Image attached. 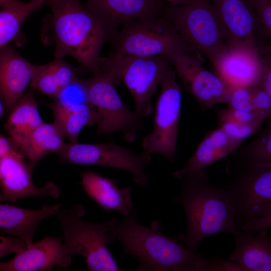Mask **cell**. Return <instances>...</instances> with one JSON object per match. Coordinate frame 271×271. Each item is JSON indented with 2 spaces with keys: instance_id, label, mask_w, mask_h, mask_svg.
I'll use <instances>...</instances> for the list:
<instances>
[{
  "instance_id": "obj_26",
  "label": "cell",
  "mask_w": 271,
  "mask_h": 271,
  "mask_svg": "<svg viewBox=\"0 0 271 271\" xmlns=\"http://www.w3.org/2000/svg\"><path fill=\"white\" fill-rule=\"evenodd\" d=\"M50 108L54 123L70 143L77 142L84 126L95 124L96 114L90 106L67 105L54 101Z\"/></svg>"
},
{
  "instance_id": "obj_36",
  "label": "cell",
  "mask_w": 271,
  "mask_h": 271,
  "mask_svg": "<svg viewBox=\"0 0 271 271\" xmlns=\"http://www.w3.org/2000/svg\"><path fill=\"white\" fill-rule=\"evenodd\" d=\"M26 247L20 238L0 235V258L6 254L16 253Z\"/></svg>"
},
{
  "instance_id": "obj_21",
  "label": "cell",
  "mask_w": 271,
  "mask_h": 271,
  "mask_svg": "<svg viewBox=\"0 0 271 271\" xmlns=\"http://www.w3.org/2000/svg\"><path fill=\"white\" fill-rule=\"evenodd\" d=\"M242 142L229 136L219 126L204 137L184 167L174 173V177L204 170L236 151Z\"/></svg>"
},
{
  "instance_id": "obj_2",
  "label": "cell",
  "mask_w": 271,
  "mask_h": 271,
  "mask_svg": "<svg viewBox=\"0 0 271 271\" xmlns=\"http://www.w3.org/2000/svg\"><path fill=\"white\" fill-rule=\"evenodd\" d=\"M51 15L46 19L42 38L55 46V58L71 56L93 75L101 71L100 53L106 38L99 22L80 0H48Z\"/></svg>"
},
{
  "instance_id": "obj_40",
  "label": "cell",
  "mask_w": 271,
  "mask_h": 271,
  "mask_svg": "<svg viewBox=\"0 0 271 271\" xmlns=\"http://www.w3.org/2000/svg\"><path fill=\"white\" fill-rule=\"evenodd\" d=\"M170 3V6H176L185 3L188 0H162Z\"/></svg>"
},
{
  "instance_id": "obj_42",
  "label": "cell",
  "mask_w": 271,
  "mask_h": 271,
  "mask_svg": "<svg viewBox=\"0 0 271 271\" xmlns=\"http://www.w3.org/2000/svg\"><path fill=\"white\" fill-rule=\"evenodd\" d=\"M4 113V105L3 102L0 97V117L3 115Z\"/></svg>"
},
{
  "instance_id": "obj_12",
  "label": "cell",
  "mask_w": 271,
  "mask_h": 271,
  "mask_svg": "<svg viewBox=\"0 0 271 271\" xmlns=\"http://www.w3.org/2000/svg\"><path fill=\"white\" fill-rule=\"evenodd\" d=\"M170 59L176 75L202 108L227 103L232 87L206 69L194 53L177 54Z\"/></svg>"
},
{
  "instance_id": "obj_15",
  "label": "cell",
  "mask_w": 271,
  "mask_h": 271,
  "mask_svg": "<svg viewBox=\"0 0 271 271\" xmlns=\"http://www.w3.org/2000/svg\"><path fill=\"white\" fill-rule=\"evenodd\" d=\"M19 151H14L0 159V201L15 203L28 197L57 198L60 190L52 181L41 187L34 184L33 170Z\"/></svg>"
},
{
  "instance_id": "obj_38",
  "label": "cell",
  "mask_w": 271,
  "mask_h": 271,
  "mask_svg": "<svg viewBox=\"0 0 271 271\" xmlns=\"http://www.w3.org/2000/svg\"><path fill=\"white\" fill-rule=\"evenodd\" d=\"M17 150H19L10 137H6L0 134V159Z\"/></svg>"
},
{
  "instance_id": "obj_16",
  "label": "cell",
  "mask_w": 271,
  "mask_h": 271,
  "mask_svg": "<svg viewBox=\"0 0 271 271\" xmlns=\"http://www.w3.org/2000/svg\"><path fill=\"white\" fill-rule=\"evenodd\" d=\"M227 43H257L260 36L253 11L247 0H211Z\"/></svg>"
},
{
  "instance_id": "obj_10",
  "label": "cell",
  "mask_w": 271,
  "mask_h": 271,
  "mask_svg": "<svg viewBox=\"0 0 271 271\" xmlns=\"http://www.w3.org/2000/svg\"><path fill=\"white\" fill-rule=\"evenodd\" d=\"M156 106L154 127L142 142L144 153L158 154L172 162L175 157L181 108V91L171 67L162 80Z\"/></svg>"
},
{
  "instance_id": "obj_34",
  "label": "cell",
  "mask_w": 271,
  "mask_h": 271,
  "mask_svg": "<svg viewBox=\"0 0 271 271\" xmlns=\"http://www.w3.org/2000/svg\"><path fill=\"white\" fill-rule=\"evenodd\" d=\"M251 93L254 111L268 117L271 112V96L258 87H251Z\"/></svg>"
},
{
  "instance_id": "obj_23",
  "label": "cell",
  "mask_w": 271,
  "mask_h": 271,
  "mask_svg": "<svg viewBox=\"0 0 271 271\" xmlns=\"http://www.w3.org/2000/svg\"><path fill=\"white\" fill-rule=\"evenodd\" d=\"M43 122L34 93L28 91L10 111L4 127L19 149L23 141Z\"/></svg>"
},
{
  "instance_id": "obj_20",
  "label": "cell",
  "mask_w": 271,
  "mask_h": 271,
  "mask_svg": "<svg viewBox=\"0 0 271 271\" xmlns=\"http://www.w3.org/2000/svg\"><path fill=\"white\" fill-rule=\"evenodd\" d=\"M81 184L87 195L106 211L116 210L127 216L134 209L130 187L119 188L113 179L93 171L82 174Z\"/></svg>"
},
{
  "instance_id": "obj_31",
  "label": "cell",
  "mask_w": 271,
  "mask_h": 271,
  "mask_svg": "<svg viewBox=\"0 0 271 271\" xmlns=\"http://www.w3.org/2000/svg\"><path fill=\"white\" fill-rule=\"evenodd\" d=\"M220 127L231 137L243 141L244 139L256 131L261 124L244 123L233 120L218 117Z\"/></svg>"
},
{
  "instance_id": "obj_17",
  "label": "cell",
  "mask_w": 271,
  "mask_h": 271,
  "mask_svg": "<svg viewBox=\"0 0 271 271\" xmlns=\"http://www.w3.org/2000/svg\"><path fill=\"white\" fill-rule=\"evenodd\" d=\"M62 236H45L15 253L10 260L0 261V271H47L64 267Z\"/></svg>"
},
{
  "instance_id": "obj_11",
  "label": "cell",
  "mask_w": 271,
  "mask_h": 271,
  "mask_svg": "<svg viewBox=\"0 0 271 271\" xmlns=\"http://www.w3.org/2000/svg\"><path fill=\"white\" fill-rule=\"evenodd\" d=\"M62 163L96 165L125 170L132 174L134 183L141 186L149 181L146 167L151 156L135 154L129 149L112 142L100 144L65 143L56 153Z\"/></svg>"
},
{
  "instance_id": "obj_19",
  "label": "cell",
  "mask_w": 271,
  "mask_h": 271,
  "mask_svg": "<svg viewBox=\"0 0 271 271\" xmlns=\"http://www.w3.org/2000/svg\"><path fill=\"white\" fill-rule=\"evenodd\" d=\"M61 206L44 204L38 209H28L0 203V230L8 236L20 238L29 246L40 222L55 215Z\"/></svg>"
},
{
  "instance_id": "obj_18",
  "label": "cell",
  "mask_w": 271,
  "mask_h": 271,
  "mask_svg": "<svg viewBox=\"0 0 271 271\" xmlns=\"http://www.w3.org/2000/svg\"><path fill=\"white\" fill-rule=\"evenodd\" d=\"M33 64L11 46L0 50V97L10 112L31 83Z\"/></svg>"
},
{
  "instance_id": "obj_3",
  "label": "cell",
  "mask_w": 271,
  "mask_h": 271,
  "mask_svg": "<svg viewBox=\"0 0 271 271\" xmlns=\"http://www.w3.org/2000/svg\"><path fill=\"white\" fill-rule=\"evenodd\" d=\"M176 179L180 181L181 190L174 202L184 211L187 229L181 238L188 248L197 251L202 240L214 234H240L226 192L212 186L204 170Z\"/></svg>"
},
{
  "instance_id": "obj_24",
  "label": "cell",
  "mask_w": 271,
  "mask_h": 271,
  "mask_svg": "<svg viewBox=\"0 0 271 271\" xmlns=\"http://www.w3.org/2000/svg\"><path fill=\"white\" fill-rule=\"evenodd\" d=\"M64 138L54 122H44L23 141L19 150L28 159L33 170L45 156L52 153L56 154L62 148Z\"/></svg>"
},
{
  "instance_id": "obj_8",
  "label": "cell",
  "mask_w": 271,
  "mask_h": 271,
  "mask_svg": "<svg viewBox=\"0 0 271 271\" xmlns=\"http://www.w3.org/2000/svg\"><path fill=\"white\" fill-rule=\"evenodd\" d=\"M163 15L182 38L212 63L225 48L227 41L211 0H188L165 7Z\"/></svg>"
},
{
  "instance_id": "obj_22",
  "label": "cell",
  "mask_w": 271,
  "mask_h": 271,
  "mask_svg": "<svg viewBox=\"0 0 271 271\" xmlns=\"http://www.w3.org/2000/svg\"><path fill=\"white\" fill-rule=\"evenodd\" d=\"M252 233L241 232L234 236L235 247L228 260L244 271L271 270V240L267 230Z\"/></svg>"
},
{
  "instance_id": "obj_28",
  "label": "cell",
  "mask_w": 271,
  "mask_h": 271,
  "mask_svg": "<svg viewBox=\"0 0 271 271\" xmlns=\"http://www.w3.org/2000/svg\"><path fill=\"white\" fill-rule=\"evenodd\" d=\"M241 164L271 163V120L259 134L243 147L237 155Z\"/></svg>"
},
{
  "instance_id": "obj_4",
  "label": "cell",
  "mask_w": 271,
  "mask_h": 271,
  "mask_svg": "<svg viewBox=\"0 0 271 271\" xmlns=\"http://www.w3.org/2000/svg\"><path fill=\"white\" fill-rule=\"evenodd\" d=\"M227 168L230 178L222 188L239 232H258L271 226V163L241 164Z\"/></svg>"
},
{
  "instance_id": "obj_14",
  "label": "cell",
  "mask_w": 271,
  "mask_h": 271,
  "mask_svg": "<svg viewBox=\"0 0 271 271\" xmlns=\"http://www.w3.org/2000/svg\"><path fill=\"white\" fill-rule=\"evenodd\" d=\"M86 10L99 22L106 38L112 39L121 26L147 17L163 15L162 0H85Z\"/></svg>"
},
{
  "instance_id": "obj_37",
  "label": "cell",
  "mask_w": 271,
  "mask_h": 271,
  "mask_svg": "<svg viewBox=\"0 0 271 271\" xmlns=\"http://www.w3.org/2000/svg\"><path fill=\"white\" fill-rule=\"evenodd\" d=\"M262 56V68L258 86L271 96V63L269 54Z\"/></svg>"
},
{
  "instance_id": "obj_7",
  "label": "cell",
  "mask_w": 271,
  "mask_h": 271,
  "mask_svg": "<svg viewBox=\"0 0 271 271\" xmlns=\"http://www.w3.org/2000/svg\"><path fill=\"white\" fill-rule=\"evenodd\" d=\"M171 63L166 55L109 56L101 58L100 67L115 86L124 82L133 97L135 111L145 117L152 113V97Z\"/></svg>"
},
{
  "instance_id": "obj_30",
  "label": "cell",
  "mask_w": 271,
  "mask_h": 271,
  "mask_svg": "<svg viewBox=\"0 0 271 271\" xmlns=\"http://www.w3.org/2000/svg\"><path fill=\"white\" fill-rule=\"evenodd\" d=\"M251 7L264 39L271 37V0H247Z\"/></svg>"
},
{
  "instance_id": "obj_32",
  "label": "cell",
  "mask_w": 271,
  "mask_h": 271,
  "mask_svg": "<svg viewBox=\"0 0 271 271\" xmlns=\"http://www.w3.org/2000/svg\"><path fill=\"white\" fill-rule=\"evenodd\" d=\"M226 103L229 107L232 108L255 111L252 103L251 87H232Z\"/></svg>"
},
{
  "instance_id": "obj_6",
  "label": "cell",
  "mask_w": 271,
  "mask_h": 271,
  "mask_svg": "<svg viewBox=\"0 0 271 271\" xmlns=\"http://www.w3.org/2000/svg\"><path fill=\"white\" fill-rule=\"evenodd\" d=\"M111 40L112 51L109 56L113 57L166 55L171 58L196 51L164 15L126 23Z\"/></svg>"
},
{
  "instance_id": "obj_9",
  "label": "cell",
  "mask_w": 271,
  "mask_h": 271,
  "mask_svg": "<svg viewBox=\"0 0 271 271\" xmlns=\"http://www.w3.org/2000/svg\"><path fill=\"white\" fill-rule=\"evenodd\" d=\"M86 79L88 97L95 112L97 133L120 132L125 141L133 142L144 127V117L130 110L122 101L110 78L100 71Z\"/></svg>"
},
{
  "instance_id": "obj_5",
  "label": "cell",
  "mask_w": 271,
  "mask_h": 271,
  "mask_svg": "<svg viewBox=\"0 0 271 271\" xmlns=\"http://www.w3.org/2000/svg\"><path fill=\"white\" fill-rule=\"evenodd\" d=\"M85 213L84 207L76 204L55 214L63 230L64 267L70 265L74 255L80 254L88 270H121L107 245L108 234L119 220L91 223L82 219Z\"/></svg>"
},
{
  "instance_id": "obj_39",
  "label": "cell",
  "mask_w": 271,
  "mask_h": 271,
  "mask_svg": "<svg viewBox=\"0 0 271 271\" xmlns=\"http://www.w3.org/2000/svg\"><path fill=\"white\" fill-rule=\"evenodd\" d=\"M21 2L20 0H0V8L13 6Z\"/></svg>"
},
{
  "instance_id": "obj_35",
  "label": "cell",
  "mask_w": 271,
  "mask_h": 271,
  "mask_svg": "<svg viewBox=\"0 0 271 271\" xmlns=\"http://www.w3.org/2000/svg\"><path fill=\"white\" fill-rule=\"evenodd\" d=\"M204 271H244L237 263L224 260L218 255L207 259Z\"/></svg>"
},
{
  "instance_id": "obj_29",
  "label": "cell",
  "mask_w": 271,
  "mask_h": 271,
  "mask_svg": "<svg viewBox=\"0 0 271 271\" xmlns=\"http://www.w3.org/2000/svg\"><path fill=\"white\" fill-rule=\"evenodd\" d=\"M54 99V101L63 104L87 105L92 107L88 97L86 79L77 77L63 87Z\"/></svg>"
},
{
  "instance_id": "obj_13",
  "label": "cell",
  "mask_w": 271,
  "mask_h": 271,
  "mask_svg": "<svg viewBox=\"0 0 271 271\" xmlns=\"http://www.w3.org/2000/svg\"><path fill=\"white\" fill-rule=\"evenodd\" d=\"M257 43H227L213 63L217 74L232 87H257L262 56Z\"/></svg>"
},
{
  "instance_id": "obj_25",
  "label": "cell",
  "mask_w": 271,
  "mask_h": 271,
  "mask_svg": "<svg viewBox=\"0 0 271 271\" xmlns=\"http://www.w3.org/2000/svg\"><path fill=\"white\" fill-rule=\"evenodd\" d=\"M76 69L63 58H55L44 65L33 64L31 86L53 98L77 76Z\"/></svg>"
},
{
  "instance_id": "obj_27",
  "label": "cell",
  "mask_w": 271,
  "mask_h": 271,
  "mask_svg": "<svg viewBox=\"0 0 271 271\" xmlns=\"http://www.w3.org/2000/svg\"><path fill=\"white\" fill-rule=\"evenodd\" d=\"M39 8L30 2L0 9V50L22 36V25L33 12Z\"/></svg>"
},
{
  "instance_id": "obj_41",
  "label": "cell",
  "mask_w": 271,
  "mask_h": 271,
  "mask_svg": "<svg viewBox=\"0 0 271 271\" xmlns=\"http://www.w3.org/2000/svg\"><path fill=\"white\" fill-rule=\"evenodd\" d=\"M48 0H30V2L37 7L39 9Z\"/></svg>"
},
{
  "instance_id": "obj_33",
  "label": "cell",
  "mask_w": 271,
  "mask_h": 271,
  "mask_svg": "<svg viewBox=\"0 0 271 271\" xmlns=\"http://www.w3.org/2000/svg\"><path fill=\"white\" fill-rule=\"evenodd\" d=\"M218 117L229 118L244 123L260 124L266 118L263 115L255 111L239 110L229 107L220 110Z\"/></svg>"
},
{
  "instance_id": "obj_1",
  "label": "cell",
  "mask_w": 271,
  "mask_h": 271,
  "mask_svg": "<svg viewBox=\"0 0 271 271\" xmlns=\"http://www.w3.org/2000/svg\"><path fill=\"white\" fill-rule=\"evenodd\" d=\"M137 214L134 208L107 235V243L119 241L123 252L140 261L136 270L204 271L207 259L184 245L181 236L164 234L159 220L152 222L150 227L140 224Z\"/></svg>"
}]
</instances>
